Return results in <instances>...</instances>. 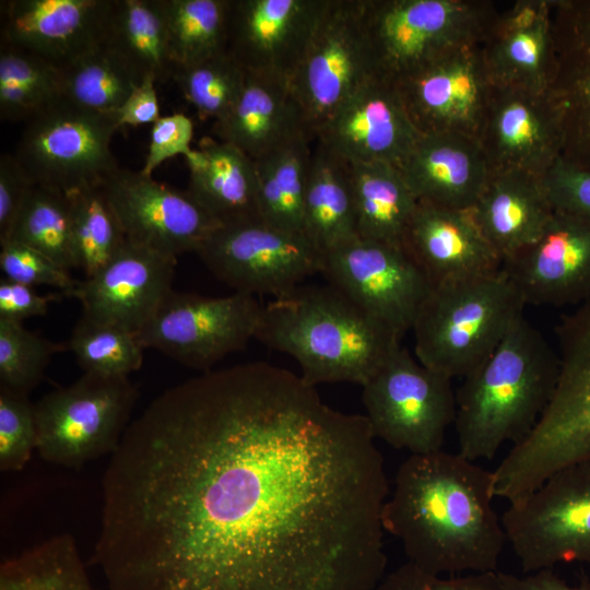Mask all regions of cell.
<instances>
[{"label":"cell","instance_id":"6da1fadb","mask_svg":"<svg viewBox=\"0 0 590 590\" xmlns=\"http://www.w3.org/2000/svg\"><path fill=\"white\" fill-rule=\"evenodd\" d=\"M365 415L266 362L155 398L110 456L108 590H375L389 484Z\"/></svg>","mask_w":590,"mask_h":590},{"label":"cell","instance_id":"7a4b0ae2","mask_svg":"<svg viewBox=\"0 0 590 590\" xmlns=\"http://www.w3.org/2000/svg\"><path fill=\"white\" fill-rule=\"evenodd\" d=\"M492 471L459 452L410 455L382 511L408 562L436 575L498 571L507 543Z\"/></svg>","mask_w":590,"mask_h":590},{"label":"cell","instance_id":"3957f363","mask_svg":"<svg viewBox=\"0 0 590 590\" xmlns=\"http://www.w3.org/2000/svg\"><path fill=\"white\" fill-rule=\"evenodd\" d=\"M255 339L293 357L310 386H363L401 337L331 284L298 285L262 306Z\"/></svg>","mask_w":590,"mask_h":590},{"label":"cell","instance_id":"277c9868","mask_svg":"<svg viewBox=\"0 0 590 590\" xmlns=\"http://www.w3.org/2000/svg\"><path fill=\"white\" fill-rule=\"evenodd\" d=\"M557 376V353L521 316L456 391L458 452L475 462L491 460L506 442L526 438L548 405Z\"/></svg>","mask_w":590,"mask_h":590},{"label":"cell","instance_id":"5b68a950","mask_svg":"<svg viewBox=\"0 0 590 590\" xmlns=\"http://www.w3.org/2000/svg\"><path fill=\"white\" fill-rule=\"evenodd\" d=\"M558 376L534 428L493 470L497 491L520 497L555 472L590 461V298L557 327Z\"/></svg>","mask_w":590,"mask_h":590},{"label":"cell","instance_id":"8992f818","mask_svg":"<svg viewBox=\"0 0 590 590\" xmlns=\"http://www.w3.org/2000/svg\"><path fill=\"white\" fill-rule=\"evenodd\" d=\"M526 306L502 268L434 285L412 328L415 357L451 380L464 378L495 351Z\"/></svg>","mask_w":590,"mask_h":590},{"label":"cell","instance_id":"52a82bcc","mask_svg":"<svg viewBox=\"0 0 590 590\" xmlns=\"http://www.w3.org/2000/svg\"><path fill=\"white\" fill-rule=\"evenodd\" d=\"M367 0H322L290 88L314 139L367 80L380 73L366 14Z\"/></svg>","mask_w":590,"mask_h":590},{"label":"cell","instance_id":"ba28073f","mask_svg":"<svg viewBox=\"0 0 590 590\" xmlns=\"http://www.w3.org/2000/svg\"><path fill=\"white\" fill-rule=\"evenodd\" d=\"M116 113H98L61 97L28 120L13 155L33 185L67 196L97 187L119 166L110 142Z\"/></svg>","mask_w":590,"mask_h":590},{"label":"cell","instance_id":"9c48e42d","mask_svg":"<svg viewBox=\"0 0 590 590\" xmlns=\"http://www.w3.org/2000/svg\"><path fill=\"white\" fill-rule=\"evenodd\" d=\"M139 398L129 377L83 374L35 403L36 450L42 459L67 468L113 455L130 424Z\"/></svg>","mask_w":590,"mask_h":590},{"label":"cell","instance_id":"30bf717a","mask_svg":"<svg viewBox=\"0 0 590 590\" xmlns=\"http://www.w3.org/2000/svg\"><path fill=\"white\" fill-rule=\"evenodd\" d=\"M502 521L524 574L570 563L590 568V461L566 467L508 502Z\"/></svg>","mask_w":590,"mask_h":590},{"label":"cell","instance_id":"8fae6325","mask_svg":"<svg viewBox=\"0 0 590 590\" xmlns=\"http://www.w3.org/2000/svg\"><path fill=\"white\" fill-rule=\"evenodd\" d=\"M498 8L486 0H367L379 72L393 80L450 50L480 44Z\"/></svg>","mask_w":590,"mask_h":590},{"label":"cell","instance_id":"7c38bea8","mask_svg":"<svg viewBox=\"0 0 590 590\" xmlns=\"http://www.w3.org/2000/svg\"><path fill=\"white\" fill-rule=\"evenodd\" d=\"M451 382L400 345L362 386L374 436L410 455L442 450L457 411Z\"/></svg>","mask_w":590,"mask_h":590},{"label":"cell","instance_id":"4fadbf2b","mask_svg":"<svg viewBox=\"0 0 590 590\" xmlns=\"http://www.w3.org/2000/svg\"><path fill=\"white\" fill-rule=\"evenodd\" d=\"M262 306L239 292L209 297L172 290L137 338L144 349L205 373L255 339Z\"/></svg>","mask_w":590,"mask_h":590},{"label":"cell","instance_id":"5bb4252c","mask_svg":"<svg viewBox=\"0 0 590 590\" xmlns=\"http://www.w3.org/2000/svg\"><path fill=\"white\" fill-rule=\"evenodd\" d=\"M320 273L401 338L412 330L433 287L403 245L361 237L323 253Z\"/></svg>","mask_w":590,"mask_h":590},{"label":"cell","instance_id":"9a60e30c","mask_svg":"<svg viewBox=\"0 0 590 590\" xmlns=\"http://www.w3.org/2000/svg\"><path fill=\"white\" fill-rule=\"evenodd\" d=\"M196 253L235 292L274 297L320 273L323 258L305 235L264 222L221 225Z\"/></svg>","mask_w":590,"mask_h":590},{"label":"cell","instance_id":"2e32d148","mask_svg":"<svg viewBox=\"0 0 590 590\" xmlns=\"http://www.w3.org/2000/svg\"><path fill=\"white\" fill-rule=\"evenodd\" d=\"M393 82L421 134L462 133L477 138L492 88L480 44L450 50Z\"/></svg>","mask_w":590,"mask_h":590},{"label":"cell","instance_id":"e0dca14e","mask_svg":"<svg viewBox=\"0 0 590 590\" xmlns=\"http://www.w3.org/2000/svg\"><path fill=\"white\" fill-rule=\"evenodd\" d=\"M126 237L164 255L197 252L221 224L189 192L116 168L101 185Z\"/></svg>","mask_w":590,"mask_h":590},{"label":"cell","instance_id":"ac0fdd59","mask_svg":"<svg viewBox=\"0 0 590 590\" xmlns=\"http://www.w3.org/2000/svg\"><path fill=\"white\" fill-rule=\"evenodd\" d=\"M322 0H228L226 51L246 73L290 85Z\"/></svg>","mask_w":590,"mask_h":590},{"label":"cell","instance_id":"d6986e66","mask_svg":"<svg viewBox=\"0 0 590 590\" xmlns=\"http://www.w3.org/2000/svg\"><path fill=\"white\" fill-rule=\"evenodd\" d=\"M477 140L491 173L541 177L563 150L560 120L547 91L493 84Z\"/></svg>","mask_w":590,"mask_h":590},{"label":"cell","instance_id":"ffe728a7","mask_svg":"<svg viewBox=\"0 0 590 590\" xmlns=\"http://www.w3.org/2000/svg\"><path fill=\"white\" fill-rule=\"evenodd\" d=\"M177 258L126 239L97 273L79 281L68 297L84 317L138 334L173 290Z\"/></svg>","mask_w":590,"mask_h":590},{"label":"cell","instance_id":"44dd1931","mask_svg":"<svg viewBox=\"0 0 590 590\" xmlns=\"http://www.w3.org/2000/svg\"><path fill=\"white\" fill-rule=\"evenodd\" d=\"M502 269L526 305H580L590 298V220L554 210L541 235Z\"/></svg>","mask_w":590,"mask_h":590},{"label":"cell","instance_id":"7402d4cb","mask_svg":"<svg viewBox=\"0 0 590 590\" xmlns=\"http://www.w3.org/2000/svg\"><path fill=\"white\" fill-rule=\"evenodd\" d=\"M420 135L393 80L378 73L346 99L315 141L350 163L384 162L399 167Z\"/></svg>","mask_w":590,"mask_h":590},{"label":"cell","instance_id":"603a6c76","mask_svg":"<svg viewBox=\"0 0 590 590\" xmlns=\"http://www.w3.org/2000/svg\"><path fill=\"white\" fill-rule=\"evenodd\" d=\"M547 94L563 131L562 157L590 169V0H551Z\"/></svg>","mask_w":590,"mask_h":590},{"label":"cell","instance_id":"cb8c5ba5","mask_svg":"<svg viewBox=\"0 0 590 590\" xmlns=\"http://www.w3.org/2000/svg\"><path fill=\"white\" fill-rule=\"evenodd\" d=\"M113 0L1 1V43L58 68L103 44Z\"/></svg>","mask_w":590,"mask_h":590},{"label":"cell","instance_id":"d4e9b609","mask_svg":"<svg viewBox=\"0 0 590 590\" xmlns=\"http://www.w3.org/2000/svg\"><path fill=\"white\" fill-rule=\"evenodd\" d=\"M480 50L493 85L546 92L553 62L551 0L499 4Z\"/></svg>","mask_w":590,"mask_h":590},{"label":"cell","instance_id":"484cf974","mask_svg":"<svg viewBox=\"0 0 590 590\" xmlns=\"http://www.w3.org/2000/svg\"><path fill=\"white\" fill-rule=\"evenodd\" d=\"M402 245L433 286L491 274L503 264L471 210L418 202Z\"/></svg>","mask_w":590,"mask_h":590},{"label":"cell","instance_id":"4316f807","mask_svg":"<svg viewBox=\"0 0 590 590\" xmlns=\"http://www.w3.org/2000/svg\"><path fill=\"white\" fill-rule=\"evenodd\" d=\"M418 202L472 210L491 168L477 138L421 134L399 166Z\"/></svg>","mask_w":590,"mask_h":590},{"label":"cell","instance_id":"83f0119b","mask_svg":"<svg viewBox=\"0 0 590 590\" xmlns=\"http://www.w3.org/2000/svg\"><path fill=\"white\" fill-rule=\"evenodd\" d=\"M471 213L504 262L541 235L554 208L539 176L508 170L491 173Z\"/></svg>","mask_w":590,"mask_h":590},{"label":"cell","instance_id":"f1b7e54d","mask_svg":"<svg viewBox=\"0 0 590 590\" xmlns=\"http://www.w3.org/2000/svg\"><path fill=\"white\" fill-rule=\"evenodd\" d=\"M213 131L216 139L253 161L303 135L312 138L290 85L249 73L238 101L226 117L214 122Z\"/></svg>","mask_w":590,"mask_h":590},{"label":"cell","instance_id":"f546056e","mask_svg":"<svg viewBox=\"0 0 590 590\" xmlns=\"http://www.w3.org/2000/svg\"><path fill=\"white\" fill-rule=\"evenodd\" d=\"M186 161L189 192L221 225L263 222L251 157L229 143L203 138Z\"/></svg>","mask_w":590,"mask_h":590},{"label":"cell","instance_id":"4dcf8cb0","mask_svg":"<svg viewBox=\"0 0 590 590\" xmlns=\"http://www.w3.org/2000/svg\"><path fill=\"white\" fill-rule=\"evenodd\" d=\"M303 212V233L323 255L356 237L349 164L316 142Z\"/></svg>","mask_w":590,"mask_h":590},{"label":"cell","instance_id":"1f68e13d","mask_svg":"<svg viewBox=\"0 0 590 590\" xmlns=\"http://www.w3.org/2000/svg\"><path fill=\"white\" fill-rule=\"evenodd\" d=\"M103 45L141 83L173 80L174 63L162 0H113Z\"/></svg>","mask_w":590,"mask_h":590},{"label":"cell","instance_id":"d6a6232c","mask_svg":"<svg viewBox=\"0 0 590 590\" xmlns=\"http://www.w3.org/2000/svg\"><path fill=\"white\" fill-rule=\"evenodd\" d=\"M347 164L358 237L402 245L418 201L400 168L384 162Z\"/></svg>","mask_w":590,"mask_h":590},{"label":"cell","instance_id":"836d02e7","mask_svg":"<svg viewBox=\"0 0 590 590\" xmlns=\"http://www.w3.org/2000/svg\"><path fill=\"white\" fill-rule=\"evenodd\" d=\"M303 135L256 162L261 219L276 228L303 234V212L312 150Z\"/></svg>","mask_w":590,"mask_h":590},{"label":"cell","instance_id":"e575fe53","mask_svg":"<svg viewBox=\"0 0 590 590\" xmlns=\"http://www.w3.org/2000/svg\"><path fill=\"white\" fill-rule=\"evenodd\" d=\"M0 590H95L69 533L54 535L0 565Z\"/></svg>","mask_w":590,"mask_h":590},{"label":"cell","instance_id":"d590c367","mask_svg":"<svg viewBox=\"0 0 590 590\" xmlns=\"http://www.w3.org/2000/svg\"><path fill=\"white\" fill-rule=\"evenodd\" d=\"M0 118L28 120L62 97L60 70L26 49L1 43Z\"/></svg>","mask_w":590,"mask_h":590},{"label":"cell","instance_id":"8d00e7d4","mask_svg":"<svg viewBox=\"0 0 590 590\" xmlns=\"http://www.w3.org/2000/svg\"><path fill=\"white\" fill-rule=\"evenodd\" d=\"M177 68L226 51L228 0H162Z\"/></svg>","mask_w":590,"mask_h":590},{"label":"cell","instance_id":"74e56055","mask_svg":"<svg viewBox=\"0 0 590 590\" xmlns=\"http://www.w3.org/2000/svg\"><path fill=\"white\" fill-rule=\"evenodd\" d=\"M59 70L62 97L98 113H116L140 84L103 44Z\"/></svg>","mask_w":590,"mask_h":590},{"label":"cell","instance_id":"f35d334b","mask_svg":"<svg viewBox=\"0 0 590 590\" xmlns=\"http://www.w3.org/2000/svg\"><path fill=\"white\" fill-rule=\"evenodd\" d=\"M9 239L40 251L67 270L78 269L70 199L60 191L33 185Z\"/></svg>","mask_w":590,"mask_h":590},{"label":"cell","instance_id":"ab89813d","mask_svg":"<svg viewBox=\"0 0 590 590\" xmlns=\"http://www.w3.org/2000/svg\"><path fill=\"white\" fill-rule=\"evenodd\" d=\"M68 197L78 269L91 278L118 253L127 237L101 186Z\"/></svg>","mask_w":590,"mask_h":590},{"label":"cell","instance_id":"60d3db41","mask_svg":"<svg viewBox=\"0 0 590 590\" xmlns=\"http://www.w3.org/2000/svg\"><path fill=\"white\" fill-rule=\"evenodd\" d=\"M84 374L129 377L143 364L145 350L137 334L84 316L75 323L67 344Z\"/></svg>","mask_w":590,"mask_h":590},{"label":"cell","instance_id":"b9f144b4","mask_svg":"<svg viewBox=\"0 0 590 590\" xmlns=\"http://www.w3.org/2000/svg\"><path fill=\"white\" fill-rule=\"evenodd\" d=\"M247 73L227 52L177 68L173 80L201 119L220 121L232 110Z\"/></svg>","mask_w":590,"mask_h":590},{"label":"cell","instance_id":"7bdbcfd3","mask_svg":"<svg viewBox=\"0 0 590 590\" xmlns=\"http://www.w3.org/2000/svg\"><path fill=\"white\" fill-rule=\"evenodd\" d=\"M68 349L0 319V386L28 394L43 379L54 354Z\"/></svg>","mask_w":590,"mask_h":590},{"label":"cell","instance_id":"ee69618b","mask_svg":"<svg viewBox=\"0 0 590 590\" xmlns=\"http://www.w3.org/2000/svg\"><path fill=\"white\" fill-rule=\"evenodd\" d=\"M35 404L28 394L0 386V470L21 471L36 449Z\"/></svg>","mask_w":590,"mask_h":590},{"label":"cell","instance_id":"f6af8a7d","mask_svg":"<svg viewBox=\"0 0 590 590\" xmlns=\"http://www.w3.org/2000/svg\"><path fill=\"white\" fill-rule=\"evenodd\" d=\"M0 248L2 278L30 286H52L66 297L76 286L79 280L40 251L14 239H9Z\"/></svg>","mask_w":590,"mask_h":590},{"label":"cell","instance_id":"bcb514c9","mask_svg":"<svg viewBox=\"0 0 590 590\" xmlns=\"http://www.w3.org/2000/svg\"><path fill=\"white\" fill-rule=\"evenodd\" d=\"M375 590H504L498 571L436 575L406 562L384 576Z\"/></svg>","mask_w":590,"mask_h":590},{"label":"cell","instance_id":"7dc6e473","mask_svg":"<svg viewBox=\"0 0 590 590\" xmlns=\"http://www.w3.org/2000/svg\"><path fill=\"white\" fill-rule=\"evenodd\" d=\"M540 179L554 210L590 220V169L560 156Z\"/></svg>","mask_w":590,"mask_h":590},{"label":"cell","instance_id":"c3c4849f","mask_svg":"<svg viewBox=\"0 0 590 590\" xmlns=\"http://www.w3.org/2000/svg\"><path fill=\"white\" fill-rule=\"evenodd\" d=\"M193 135V122L184 114L161 116L151 128L149 151L140 170L152 176L156 167L176 155L189 156L193 149L190 143Z\"/></svg>","mask_w":590,"mask_h":590},{"label":"cell","instance_id":"681fc988","mask_svg":"<svg viewBox=\"0 0 590 590\" xmlns=\"http://www.w3.org/2000/svg\"><path fill=\"white\" fill-rule=\"evenodd\" d=\"M33 184L15 156H0V244L11 236L26 196Z\"/></svg>","mask_w":590,"mask_h":590},{"label":"cell","instance_id":"f907efd6","mask_svg":"<svg viewBox=\"0 0 590 590\" xmlns=\"http://www.w3.org/2000/svg\"><path fill=\"white\" fill-rule=\"evenodd\" d=\"M63 297L62 292L40 295L33 286L1 278L0 319L23 323L27 318L46 315L50 304Z\"/></svg>","mask_w":590,"mask_h":590},{"label":"cell","instance_id":"816d5d0a","mask_svg":"<svg viewBox=\"0 0 590 590\" xmlns=\"http://www.w3.org/2000/svg\"><path fill=\"white\" fill-rule=\"evenodd\" d=\"M155 83L152 78L144 79L117 109L116 117L120 128L153 125L161 118Z\"/></svg>","mask_w":590,"mask_h":590},{"label":"cell","instance_id":"f5cc1de1","mask_svg":"<svg viewBox=\"0 0 590 590\" xmlns=\"http://www.w3.org/2000/svg\"><path fill=\"white\" fill-rule=\"evenodd\" d=\"M504 590H590L589 585H570L553 569L539 570L517 576L498 571Z\"/></svg>","mask_w":590,"mask_h":590}]
</instances>
